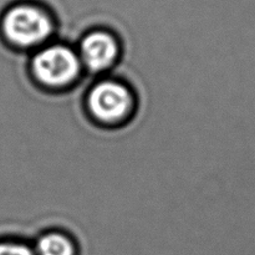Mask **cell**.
<instances>
[{
	"mask_svg": "<svg viewBox=\"0 0 255 255\" xmlns=\"http://www.w3.org/2000/svg\"><path fill=\"white\" fill-rule=\"evenodd\" d=\"M39 255H75L71 241L61 233H49L37 243Z\"/></svg>",
	"mask_w": 255,
	"mask_h": 255,
	"instance_id": "5",
	"label": "cell"
},
{
	"mask_svg": "<svg viewBox=\"0 0 255 255\" xmlns=\"http://www.w3.org/2000/svg\"><path fill=\"white\" fill-rule=\"evenodd\" d=\"M0 255H35L29 247L20 243H0Z\"/></svg>",
	"mask_w": 255,
	"mask_h": 255,
	"instance_id": "6",
	"label": "cell"
},
{
	"mask_svg": "<svg viewBox=\"0 0 255 255\" xmlns=\"http://www.w3.org/2000/svg\"><path fill=\"white\" fill-rule=\"evenodd\" d=\"M81 56L92 71L107 69L117 56V44L114 36L105 31L87 34L81 42Z\"/></svg>",
	"mask_w": 255,
	"mask_h": 255,
	"instance_id": "4",
	"label": "cell"
},
{
	"mask_svg": "<svg viewBox=\"0 0 255 255\" xmlns=\"http://www.w3.org/2000/svg\"><path fill=\"white\" fill-rule=\"evenodd\" d=\"M37 79L49 86H61L71 82L79 72V59L72 50L55 45L40 51L32 62Z\"/></svg>",
	"mask_w": 255,
	"mask_h": 255,
	"instance_id": "2",
	"label": "cell"
},
{
	"mask_svg": "<svg viewBox=\"0 0 255 255\" xmlns=\"http://www.w3.org/2000/svg\"><path fill=\"white\" fill-rule=\"evenodd\" d=\"M129 106L131 95L120 82H100L89 95L90 110L101 121H117L125 116Z\"/></svg>",
	"mask_w": 255,
	"mask_h": 255,
	"instance_id": "3",
	"label": "cell"
},
{
	"mask_svg": "<svg viewBox=\"0 0 255 255\" xmlns=\"http://www.w3.org/2000/svg\"><path fill=\"white\" fill-rule=\"evenodd\" d=\"M2 31L19 46H32L44 41L52 31V21L44 9L34 4H17L2 17Z\"/></svg>",
	"mask_w": 255,
	"mask_h": 255,
	"instance_id": "1",
	"label": "cell"
}]
</instances>
